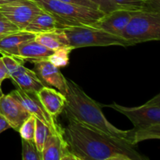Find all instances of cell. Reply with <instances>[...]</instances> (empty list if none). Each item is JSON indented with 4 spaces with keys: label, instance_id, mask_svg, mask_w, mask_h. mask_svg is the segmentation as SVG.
<instances>
[{
    "label": "cell",
    "instance_id": "83f0119b",
    "mask_svg": "<svg viewBox=\"0 0 160 160\" xmlns=\"http://www.w3.org/2000/svg\"><path fill=\"white\" fill-rule=\"evenodd\" d=\"M57 1L64 2L73 3V4L80 5V6H87V7L92 8V9H98V6H97L95 3L89 1V0H57Z\"/></svg>",
    "mask_w": 160,
    "mask_h": 160
},
{
    "label": "cell",
    "instance_id": "603a6c76",
    "mask_svg": "<svg viewBox=\"0 0 160 160\" xmlns=\"http://www.w3.org/2000/svg\"><path fill=\"white\" fill-rule=\"evenodd\" d=\"M22 159L42 160V152L37 149L34 141L22 138Z\"/></svg>",
    "mask_w": 160,
    "mask_h": 160
},
{
    "label": "cell",
    "instance_id": "1f68e13d",
    "mask_svg": "<svg viewBox=\"0 0 160 160\" xmlns=\"http://www.w3.org/2000/svg\"><path fill=\"white\" fill-rule=\"evenodd\" d=\"M3 95V92L2 91V88H1V86H0V98H1L2 96Z\"/></svg>",
    "mask_w": 160,
    "mask_h": 160
},
{
    "label": "cell",
    "instance_id": "f546056e",
    "mask_svg": "<svg viewBox=\"0 0 160 160\" xmlns=\"http://www.w3.org/2000/svg\"><path fill=\"white\" fill-rule=\"evenodd\" d=\"M9 128H11L10 125L9 124V123L6 121V120L2 116L0 115V134L2 133L3 131L9 129Z\"/></svg>",
    "mask_w": 160,
    "mask_h": 160
},
{
    "label": "cell",
    "instance_id": "5b68a950",
    "mask_svg": "<svg viewBox=\"0 0 160 160\" xmlns=\"http://www.w3.org/2000/svg\"><path fill=\"white\" fill-rule=\"evenodd\" d=\"M121 37L135 45L160 40V12L131 11V17Z\"/></svg>",
    "mask_w": 160,
    "mask_h": 160
},
{
    "label": "cell",
    "instance_id": "ffe728a7",
    "mask_svg": "<svg viewBox=\"0 0 160 160\" xmlns=\"http://www.w3.org/2000/svg\"><path fill=\"white\" fill-rule=\"evenodd\" d=\"M160 138V123L128 131V141L133 145L150 139Z\"/></svg>",
    "mask_w": 160,
    "mask_h": 160
},
{
    "label": "cell",
    "instance_id": "6da1fadb",
    "mask_svg": "<svg viewBox=\"0 0 160 160\" xmlns=\"http://www.w3.org/2000/svg\"><path fill=\"white\" fill-rule=\"evenodd\" d=\"M63 135L69 149L78 160H145L127 141L112 137L95 128L68 120Z\"/></svg>",
    "mask_w": 160,
    "mask_h": 160
},
{
    "label": "cell",
    "instance_id": "7a4b0ae2",
    "mask_svg": "<svg viewBox=\"0 0 160 160\" xmlns=\"http://www.w3.org/2000/svg\"><path fill=\"white\" fill-rule=\"evenodd\" d=\"M67 84L63 111L68 120H74L129 142L128 131L118 129L108 121L102 111L101 104L90 98L74 81L67 79Z\"/></svg>",
    "mask_w": 160,
    "mask_h": 160
},
{
    "label": "cell",
    "instance_id": "ac0fdd59",
    "mask_svg": "<svg viewBox=\"0 0 160 160\" xmlns=\"http://www.w3.org/2000/svg\"><path fill=\"white\" fill-rule=\"evenodd\" d=\"M34 40L53 51L62 47L70 46L68 38L62 29L36 34Z\"/></svg>",
    "mask_w": 160,
    "mask_h": 160
},
{
    "label": "cell",
    "instance_id": "484cf974",
    "mask_svg": "<svg viewBox=\"0 0 160 160\" xmlns=\"http://www.w3.org/2000/svg\"><path fill=\"white\" fill-rule=\"evenodd\" d=\"M18 31L19 28L0 12V38Z\"/></svg>",
    "mask_w": 160,
    "mask_h": 160
},
{
    "label": "cell",
    "instance_id": "8fae6325",
    "mask_svg": "<svg viewBox=\"0 0 160 160\" xmlns=\"http://www.w3.org/2000/svg\"><path fill=\"white\" fill-rule=\"evenodd\" d=\"M131 17V11L117 9L112 12L104 14L92 26L113 35L121 37V34L128 25Z\"/></svg>",
    "mask_w": 160,
    "mask_h": 160
},
{
    "label": "cell",
    "instance_id": "cb8c5ba5",
    "mask_svg": "<svg viewBox=\"0 0 160 160\" xmlns=\"http://www.w3.org/2000/svg\"><path fill=\"white\" fill-rule=\"evenodd\" d=\"M36 127V117L31 115L24 122L19 129L18 132L20 133L21 138L25 140L34 141V131Z\"/></svg>",
    "mask_w": 160,
    "mask_h": 160
},
{
    "label": "cell",
    "instance_id": "7402d4cb",
    "mask_svg": "<svg viewBox=\"0 0 160 160\" xmlns=\"http://www.w3.org/2000/svg\"><path fill=\"white\" fill-rule=\"evenodd\" d=\"M50 131L48 126L42 123L40 120L36 118V127L35 131H34V142L36 145V148L40 152L43 150L44 145H45V140L49 134Z\"/></svg>",
    "mask_w": 160,
    "mask_h": 160
},
{
    "label": "cell",
    "instance_id": "277c9868",
    "mask_svg": "<svg viewBox=\"0 0 160 160\" xmlns=\"http://www.w3.org/2000/svg\"><path fill=\"white\" fill-rule=\"evenodd\" d=\"M72 48L93 46H132L133 44L120 36L113 35L101 29L89 26H72L63 28Z\"/></svg>",
    "mask_w": 160,
    "mask_h": 160
},
{
    "label": "cell",
    "instance_id": "d4e9b609",
    "mask_svg": "<svg viewBox=\"0 0 160 160\" xmlns=\"http://www.w3.org/2000/svg\"><path fill=\"white\" fill-rule=\"evenodd\" d=\"M2 59L8 70V73L9 74V79H10L11 77L14 76L17 73H19L21 70V69L24 67L23 66L24 61L18 59V58L10 56H2Z\"/></svg>",
    "mask_w": 160,
    "mask_h": 160
},
{
    "label": "cell",
    "instance_id": "52a82bcc",
    "mask_svg": "<svg viewBox=\"0 0 160 160\" xmlns=\"http://www.w3.org/2000/svg\"><path fill=\"white\" fill-rule=\"evenodd\" d=\"M10 94L19 100L22 106L31 115L34 116L36 118L48 126L50 132L63 135V129L57 123L56 119L53 118L45 110L35 92H25L17 88V89L11 92Z\"/></svg>",
    "mask_w": 160,
    "mask_h": 160
},
{
    "label": "cell",
    "instance_id": "e0dca14e",
    "mask_svg": "<svg viewBox=\"0 0 160 160\" xmlns=\"http://www.w3.org/2000/svg\"><path fill=\"white\" fill-rule=\"evenodd\" d=\"M53 52V50L49 49L33 39L23 42L20 45L17 58L23 61L31 62L33 60L47 59Z\"/></svg>",
    "mask_w": 160,
    "mask_h": 160
},
{
    "label": "cell",
    "instance_id": "44dd1931",
    "mask_svg": "<svg viewBox=\"0 0 160 160\" xmlns=\"http://www.w3.org/2000/svg\"><path fill=\"white\" fill-rule=\"evenodd\" d=\"M73 48L70 46L62 47L58 49L55 50L52 55H50L47 59L51 63L56 67L61 68V67H67L70 61V54Z\"/></svg>",
    "mask_w": 160,
    "mask_h": 160
},
{
    "label": "cell",
    "instance_id": "4316f807",
    "mask_svg": "<svg viewBox=\"0 0 160 160\" xmlns=\"http://www.w3.org/2000/svg\"><path fill=\"white\" fill-rule=\"evenodd\" d=\"M98 6V9L105 14L118 9L113 0H89Z\"/></svg>",
    "mask_w": 160,
    "mask_h": 160
},
{
    "label": "cell",
    "instance_id": "4fadbf2b",
    "mask_svg": "<svg viewBox=\"0 0 160 160\" xmlns=\"http://www.w3.org/2000/svg\"><path fill=\"white\" fill-rule=\"evenodd\" d=\"M36 94L45 110L53 118H57L63 111L66 97L59 92L48 86H44Z\"/></svg>",
    "mask_w": 160,
    "mask_h": 160
},
{
    "label": "cell",
    "instance_id": "5bb4252c",
    "mask_svg": "<svg viewBox=\"0 0 160 160\" xmlns=\"http://www.w3.org/2000/svg\"><path fill=\"white\" fill-rule=\"evenodd\" d=\"M35 34L25 31H18L11 33L0 38V53L2 56L18 57L19 47L23 42L33 40Z\"/></svg>",
    "mask_w": 160,
    "mask_h": 160
},
{
    "label": "cell",
    "instance_id": "7c38bea8",
    "mask_svg": "<svg viewBox=\"0 0 160 160\" xmlns=\"http://www.w3.org/2000/svg\"><path fill=\"white\" fill-rule=\"evenodd\" d=\"M42 154V160H78L69 149L64 135L52 132L45 140Z\"/></svg>",
    "mask_w": 160,
    "mask_h": 160
},
{
    "label": "cell",
    "instance_id": "8992f818",
    "mask_svg": "<svg viewBox=\"0 0 160 160\" xmlns=\"http://www.w3.org/2000/svg\"><path fill=\"white\" fill-rule=\"evenodd\" d=\"M102 107H109L126 116L134 125V128H142L160 123V94L142 106L125 107L117 103L101 105Z\"/></svg>",
    "mask_w": 160,
    "mask_h": 160
},
{
    "label": "cell",
    "instance_id": "30bf717a",
    "mask_svg": "<svg viewBox=\"0 0 160 160\" xmlns=\"http://www.w3.org/2000/svg\"><path fill=\"white\" fill-rule=\"evenodd\" d=\"M0 115L2 116L14 131H18L23 122L31 116L17 98L10 93L0 98Z\"/></svg>",
    "mask_w": 160,
    "mask_h": 160
},
{
    "label": "cell",
    "instance_id": "9c48e42d",
    "mask_svg": "<svg viewBox=\"0 0 160 160\" xmlns=\"http://www.w3.org/2000/svg\"><path fill=\"white\" fill-rule=\"evenodd\" d=\"M34 70L45 86L53 87L65 96L67 92V78L61 73L59 67H56L47 59L33 60Z\"/></svg>",
    "mask_w": 160,
    "mask_h": 160
},
{
    "label": "cell",
    "instance_id": "ba28073f",
    "mask_svg": "<svg viewBox=\"0 0 160 160\" xmlns=\"http://www.w3.org/2000/svg\"><path fill=\"white\" fill-rule=\"evenodd\" d=\"M43 9L34 0H17L0 6V12L23 31Z\"/></svg>",
    "mask_w": 160,
    "mask_h": 160
},
{
    "label": "cell",
    "instance_id": "d6986e66",
    "mask_svg": "<svg viewBox=\"0 0 160 160\" xmlns=\"http://www.w3.org/2000/svg\"><path fill=\"white\" fill-rule=\"evenodd\" d=\"M118 9L160 12V0H113Z\"/></svg>",
    "mask_w": 160,
    "mask_h": 160
},
{
    "label": "cell",
    "instance_id": "f1b7e54d",
    "mask_svg": "<svg viewBox=\"0 0 160 160\" xmlns=\"http://www.w3.org/2000/svg\"><path fill=\"white\" fill-rule=\"evenodd\" d=\"M9 79V74L2 57H0V86L4 80Z\"/></svg>",
    "mask_w": 160,
    "mask_h": 160
},
{
    "label": "cell",
    "instance_id": "3957f363",
    "mask_svg": "<svg viewBox=\"0 0 160 160\" xmlns=\"http://www.w3.org/2000/svg\"><path fill=\"white\" fill-rule=\"evenodd\" d=\"M42 9L56 17L62 25L67 27L92 26L101 18L104 12L99 9H92L87 6L73 3L64 2L57 0H34Z\"/></svg>",
    "mask_w": 160,
    "mask_h": 160
},
{
    "label": "cell",
    "instance_id": "4dcf8cb0",
    "mask_svg": "<svg viewBox=\"0 0 160 160\" xmlns=\"http://www.w3.org/2000/svg\"><path fill=\"white\" fill-rule=\"evenodd\" d=\"M14 1H17V0H0V6H1V5L7 4V3L12 2Z\"/></svg>",
    "mask_w": 160,
    "mask_h": 160
},
{
    "label": "cell",
    "instance_id": "9a60e30c",
    "mask_svg": "<svg viewBox=\"0 0 160 160\" xmlns=\"http://www.w3.org/2000/svg\"><path fill=\"white\" fill-rule=\"evenodd\" d=\"M65 28L66 27L62 25L56 17L43 9L42 12L38 14L28 23V26L23 31L36 34L56 29H63Z\"/></svg>",
    "mask_w": 160,
    "mask_h": 160
},
{
    "label": "cell",
    "instance_id": "2e32d148",
    "mask_svg": "<svg viewBox=\"0 0 160 160\" xmlns=\"http://www.w3.org/2000/svg\"><path fill=\"white\" fill-rule=\"evenodd\" d=\"M10 80L16 87L17 86L18 88L25 92L37 93L45 86L34 70H30L25 67H23L17 74L11 77Z\"/></svg>",
    "mask_w": 160,
    "mask_h": 160
}]
</instances>
